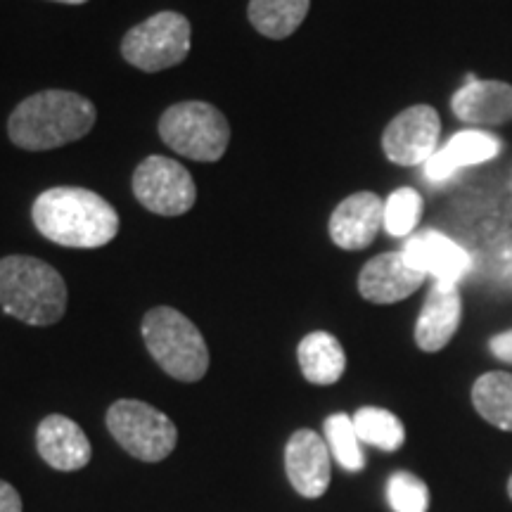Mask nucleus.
Listing matches in <instances>:
<instances>
[{"mask_svg": "<svg viewBox=\"0 0 512 512\" xmlns=\"http://www.w3.org/2000/svg\"><path fill=\"white\" fill-rule=\"evenodd\" d=\"M34 226L62 247L95 249L119 233V214L105 197L86 188H50L34 202Z\"/></svg>", "mask_w": 512, "mask_h": 512, "instance_id": "obj_1", "label": "nucleus"}, {"mask_svg": "<svg viewBox=\"0 0 512 512\" xmlns=\"http://www.w3.org/2000/svg\"><path fill=\"white\" fill-rule=\"evenodd\" d=\"M95 107L79 93L41 91L19 102L8 121V136L22 150L43 152L91 133Z\"/></svg>", "mask_w": 512, "mask_h": 512, "instance_id": "obj_2", "label": "nucleus"}, {"mask_svg": "<svg viewBox=\"0 0 512 512\" xmlns=\"http://www.w3.org/2000/svg\"><path fill=\"white\" fill-rule=\"evenodd\" d=\"M0 309L27 325H55L67 311V285L46 261L5 256L0 259Z\"/></svg>", "mask_w": 512, "mask_h": 512, "instance_id": "obj_3", "label": "nucleus"}, {"mask_svg": "<svg viewBox=\"0 0 512 512\" xmlns=\"http://www.w3.org/2000/svg\"><path fill=\"white\" fill-rule=\"evenodd\" d=\"M143 339L157 366L181 382H197L209 370V349L202 332L181 311L157 306L143 318Z\"/></svg>", "mask_w": 512, "mask_h": 512, "instance_id": "obj_4", "label": "nucleus"}, {"mask_svg": "<svg viewBox=\"0 0 512 512\" xmlns=\"http://www.w3.org/2000/svg\"><path fill=\"white\" fill-rule=\"evenodd\" d=\"M159 136L178 155L219 162L230 143L228 119L209 102H178L159 119Z\"/></svg>", "mask_w": 512, "mask_h": 512, "instance_id": "obj_5", "label": "nucleus"}, {"mask_svg": "<svg viewBox=\"0 0 512 512\" xmlns=\"http://www.w3.org/2000/svg\"><path fill=\"white\" fill-rule=\"evenodd\" d=\"M107 430L117 444L143 463L169 458L178 444V430L169 415L136 399H121L107 411Z\"/></svg>", "mask_w": 512, "mask_h": 512, "instance_id": "obj_6", "label": "nucleus"}, {"mask_svg": "<svg viewBox=\"0 0 512 512\" xmlns=\"http://www.w3.org/2000/svg\"><path fill=\"white\" fill-rule=\"evenodd\" d=\"M190 53V22L181 12H157L133 27L121 41V55L143 72H162Z\"/></svg>", "mask_w": 512, "mask_h": 512, "instance_id": "obj_7", "label": "nucleus"}, {"mask_svg": "<svg viewBox=\"0 0 512 512\" xmlns=\"http://www.w3.org/2000/svg\"><path fill=\"white\" fill-rule=\"evenodd\" d=\"M133 195L159 216H181L195 207L197 188L190 171L176 159L147 157L133 174Z\"/></svg>", "mask_w": 512, "mask_h": 512, "instance_id": "obj_8", "label": "nucleus"}, {"mask_svg": "<svg viewBox=\"0 0 512 512\" xmlns=\"http://www.w3.org/2000/svg\"><path fill=\"white\" fill-rule=\"evenodd\" d=\"M441 117L430 105H413L389 121L382 133V150L401 166L427 164L439 150Z\"/></svg>", "mask_w": 512, "mask_h": 512, "instance_id": "obj_9", "label": "nucleus"}, {"mask_svg": "<svg viewBox=\"0 0 512 512\" xmlns=\"http://www.w3.org/2000/svg\"><path fill=\"white\" fill-rule=\"evenodd\" d=\"M332 453L320 434L297 430L285 446V472L292 489L304 498H320L328 491Z\"/></svg>", "mask_w": 512, "mask_h": 512, "instance_id": "obj_10", "label": "nucleus"}, {"mask_svg": "<svg viewBox=\"0 0 512 512\" xmlns=\"http://www.w3.org/2000/svg\"><path fill=\"white\" fill-rule=\"evenodd\" d=\"M401 252L408 266L425 273L427 278H434V283L458 285L472 266L470 254L439 230H422L411 235Z\"/></svg>", "mask_w": 512, "mask_h": 512, "instance_id": "obj_11", "label": "nucleus"}, {"mask_svg": "<svg viewBox=\"0 0 512 512\" xmlns=\"http://www.w3.org/2000/svg\"><path fill=\"white\" fill-rule=\"evenodd\" d=\"M384 226V200L375 192H354L330 216V238L347 252L373 245Z\"/></svg>", "mask_w": 512, "mask_h": 512, "instance_id": "obj_12", "label": "nucleus"}, {"mask_svg": "<svg viewBox=\"0 0 512 512\" xmlns=\"http://www.w3.org/2000/svg\"><path fill=\"white\" fill-rule=\"evenodd\" d=\"M425 280V273L408 266L403 252H387L363 266L358 275V292L373 304H396L420 290Z\"/></svg>", "mask_w": 512, "mask_h": 512, "instance_id": "obj_13", "label": "nucleus"}, {"mask_svg": "<svg viewBox=\"0 0 512 512\" xmlns=\"http://www.w3.org/2000/svg\"><path fill=\"white\" fill-rule=\"evenodd\" d=\"M451 110L470 126L508 124L512 121V86L505 81H482L470 74L453 93Z\"/></svg>", "mask_w": 512, "mask_h": 512, "instance_id": "obj_14", "label": "nucleus"}, {"mask_svg": "<svg viewBox=\"0 0 512 512\" xmlns=\"http://www.w3.org/2000/svg\"><path fill=\"white\" fill-rule=\"evenodd\" d=\"M38 456L60 472H76L91 463L93 448L86 432L67 415H48L36 430Z\"/></svg>", "mask_w": 512, "mask_h": 512, "instance_id": "obj_15", "label": "nucleus"}, {"mask_svg": "<svg viewBox=\"0 0 512 512\" xmlns=\"http://www.w3.org/2000/svg\"><path fill=\"white\" fill-rule=\"evenodd\" d=\"M463 318V299L458 285L434 283L415 323V344L427 354L441 351L458 332Z\"/></svg>", "mask_w": 512, "mask_h": 512, "instance_id": "obj_16", "label": "nucleus"}, {"mask_svg": "<svg viewBox=\"0 0 512 512\" xmlns=\"http://www.w3.org/2000/svg\"><path fill=\"white\" fill-rule=\"evenodd\" d=\"M501 152V140L494 133L477 131H460L444 147L434 152V157L425 164V176L430 181H446L463 166H477L494 159Z\"/></svg>", "mask_w": 512, "mask_h": 512, "instance_id": "obj_17", "label": "nucleus"}, {"mask_svg": "<svg viewBox=\"0 0 512 512\" xmlns=\"http://www.w3.org/2000/svg\"><path fill=\"white\" fill-rule=\"evenodd\" d=\"M297 358L306 380L311 384H320V387L339 382V377L344 375V368H347V356H344L342 344L330 332L318 330L306 335L299 342Z\"/></svg>", "mask_w": 512, "mask_h": 512, "instance_id": "obj_18", "label": "nucleus"}, {"mask_svg": "<svg viewBox=\"0 0 512 512\" xmlns=\"http://www.w3.org/2000/svg\"><path fill=\"white\" fill-rule=\"evenodd\" d=\"M311 0H249V22L266 38L292 36L309 15Z\"/></svg>", "mask_w": 512, "mask_h": 512, "instance_id": "obj_19", "label": "nucleus"}, {"mask_svg": "<svg viewBox=\"0 0 512 512\" xmlns=\"http://www.w3.org/2000/svg\"><path fill=\"white\" fill-rule=\"evenodd\" d=\"M472 403L486 422L512 432V375L494 370L484 373L472 387Z\"/></svg>", "mask_w": 512, "mask_h": 512, "instance_id": "obj_20", "label": "nucleus"}, {"mask_svg": "<svg viewBox=\"0 0 512 512\" xmlns=\"http://www.w3.org/2000/svg\"><path fill=\"white\" fill-rule=\"evenodd\" d=\"M354 427H356L358 439L387 453L399 451L403 441H406L403 422L396 418L394 413L384 411V408H375V406L358 408L354 415Z\"/></svg>", "mask_w": 512, "mask_h": 512, "instance_id": "obj_21", "label": "nucleus"}, {"mask_svg": "<svg viewBox=\"0 0 512 512\" xmlns=\"http://www.w3.org/2000/svg\"><path fill=\"white\" fill-rule=\"evenodd\" d=\"M325 441H328V448L332 458L337 460L344 470L349 472H361L366 467V456L361 451V439H358L354 418L344 413H335L325 420Z\"/></svg>", "mask_w": 512, "mask_h": 512, "instance_id": "obj_22", "label": "nucleus"}, {"mask_svg": "<svg viewBox=\"0 0 512 512\" xmlns=\"http://www.w3.org/2000/svg\"><path fill=\"white\" fill-rule=\"evenodd\" d=\"M422 216V195L413 188H399L384 200V228L394 238H408Z\"/></svg>", "mask_w": 512, "mask_h": 512, "instance_id": "obj_23", "label": "nucleus"}, {"mask_svg": "<svg viewBox=\"0 0 512 512\" xmlns=\"http://www.w3.org/2000/svg\"><path fill=\"white\" fill-rule=\"evenodd\" d=\"M387 501L394 512H427L430 489L411 472H394L387 482Z\"/></svg>", "mask_w": 512, "mask_h": 512, "instance_id": "obj_24", "label": "nucleus"}, {"mask_svg": "<svg viewBox=\"0 0 512 512\" xmlns=\"http://www.w3.org/2000/svg\"><path fill=\"white\" fill-rule=\"evenodd\" d=\"M489 349L498 361L512 363V330L501 332V335L489 339Z\"/></svg>", "mask_w": 512, "mask_h": 512, "instance_id": "obj_25", "label": "nucleus"}, {"mask_svg": "<svg viewBox=\"0 0 512 512\" xmlns=\"http://www.w3.org/2000/svg\"><path fill=\"white\" fill-rule=\"evenodd\" d=\"M0 512H22V498L15 486L0 479Z\"/></svg>", "mask_w": 512, "mask_h": 512, "instance_id": "obj_26", "label": "nucleus"}, {"mask_svg": "<svg viewBox=\"0 0 512 512\" xmlns=\"http://www.w3.org/2000/svg\"><path fill=\"white\" fill-rule=\"evenodd\" d=\"M55 3H67V5H81V3H88V0H55Z\"/></svg>", "mask_w": 512, "mask_h": 512, "instance_id": "obj_27", "label": "nucleus"}, {"mask_svg": "<svg viewBox=\"0 0 512 512\" xmlns=\"http://www.w3.org/2000/svg\"><path fill=\"white\" fill-rule=\"evenodd\" d=\"M508 494H510V498H512V477H510V482H508Z\"/></svg>", "mask_w": 512, "mask_h": 512, "instance_id": "obj_28", "label": "nucleus"}]
</instances>
